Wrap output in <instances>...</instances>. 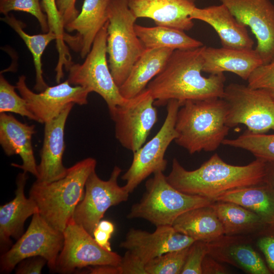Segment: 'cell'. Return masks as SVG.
Masks as SVG:
<instances>
[{"label": "cell", "instance_id": "cell-38", "mask_svg": "<svg viewBox=\"0 0 274 274\" xmlns=\"http://www.w3.org/2000/svg\"><path fill=\"white\" fill-rule=\"evenodd\" d=\"M208 254L207 242L194 241L189 246L186 260L181 274H202V261Z\"/></svg>", "mask_w": 274, "mask_h": 274}, {"label": "cell", "instance_id": "cell-41", "mask_svg": "<svg viewBox=\"0 0 274 274\" xmlns=\"http://www.w3.org/2000/svg\"><path fill=\"white\" fill-rule=\"evenodd\" d=\"M77 0H56V5L62 21L65 26L74 20L80 12L76 7Z\"/></svg>", "mask_w": 274, "mask_h": 274}, {"label": "cell", "instance_id": "cell-43", "mask_svg": "<svg viewBox=\"0 0 274 274\" xmlns=\"http://www.w3.org/2000/svg\"><path fill=\"white\" fill-rule=\"evenodd\" d=\"M77 272H82V273L91 274H121L120 269L118 265H97L89 266L85 268V270L80 269Z\"/></svg>", "mask_w": 274, "mask_h": 274}, {"label": "cell", "instance_id": "cell-13", "mask_svg": "<svg viewBox=\"0 0 274 274\" xmlns=\"http://www.w3.org/2000/svg\"><path fill=\"white\" fill-rule=\"evenodd\" d=\"M122 169L115 166L108 180H101L95 170L88 177L83 199L77 206L73 220L93 235L94 229L111 207L126 201L129 193L118 183Z\"/></svg>", "mask_w": 274, "mask_h": 274}, {"label": "cell", "instance_id": "cell-1", "mask_svg": "<svg viewBox=\"0 0 274 274\" xmlns=\"http://www.w3.org/2000/svg\"><path fill=\"white\" fill-rule=\"evenodd\" d=\"M203 46L174 50L161 71L148 84L146 89L154 105H167L170 100L181 106L187 100L222 98L225 77L223 73L202 75Z\"/></svg>", "mask_w": 274, "mask_h": 274}, {"label": "cell", "instance_id": "cell-30", "mask_svg": "<svg viewBox=\"0 0 274 274\" xmlns=\"http://www.w3.org/2000/svg\"><path fill=\"white\" fill-rule=\"evenodd\" d=\"M1 20L8 24L20 37L31 52L36 71L34 89L39 92L44 91L48 86L43 78L42 56L48 44L53 40H56V35L50 30L42 34L30 35L23 29L25 24L12 15H5L1 18Z\"/></svg>", "mask_w": 274, "mask_h": 274}, {"label": "cell", "instance_id": "cell-35", "mask_svg": "<svg viewBox=\"0 0 274 274\" xmlns=\"http://www.w3.org/2000/svg\"><path fill=\"white\" fill-rule=\"evenodd\" d=\"M12 11L32 15L38 21L43 33L49 31L47 17L43 12L40 0H0L1 13L5 16Z\"/></svg>", "mask_w": 274, "mask_h": 274}, {"label": "cell", "instance_id": "cell-39", "mask_svg": "<svg viewBox=\"0 0 274 274\" xmlns=\"http://www.w3.org/2000/svg\"><path fill=\"white\" fill-rule=\"evenodd\" d=\"M46 263V260L41 256L28 257L17 264L15 272L17 274H40Z\"/></svg>", "mask_w": 274, "mask_h": 274}, {"label": "cell", "instance_id": "cell-7", "mask_svg": "<svg viewBox=\"0 0 274 274\" xmlns=\"http://www.w3.org/2000/svg\"><path fill=\"white\" fill-rule=\"evenodd\" d=\"M107 22L96 36L92 48L81 63H73L68 68V81L90 92L98 94L106 101L109 111L124 103L110 70L107 58Z\"/></svg>", "mask_w": 274, "mask_h": 274}, {"label": "cell", "instance_id": "cell-3", "mask_svg": "<svg viewBox=\"0 0 274 274\" xmlns=\"http://www.w3.org/2000/svg\"><path fill=\"white\" fill-rule=\"evenodd\" d=\"M226 116L222 98L185 101L177 113L175 142L191 154L217 150L230 129Z\"/></svg>", "mask_w": 274, "mask_h": 274}, {"label": "cell", "instance_id": "cell-11", "mask_svg": "<svg viewBox=\"0 0 274 274\" xmlns=\"http://www.w3.org/2000/svg\"><path fill=\"white\" fill-rule=\"evenodd\" d=\"M154 103V99L146 88L109 111L115 123V137L124 148L134 152L144 144L158 121Z\"/></svg>", "mask_w": 274, "mask_h": 274}, {"label": "cell", "instance_id": "cell-21", "mask_svg": "<svg viewBox=\"0 0 274 274\" xmlns=\"http://www.w3.org/2000/svg\"><path fill=\"white\" fill-rule=\"evenodd\" d=\"M27 173L23 172L18 175L15 197L0 207V248L2 254L10 248L11 237L18 239L23 234L26 219L38 212L34 201L25 196Z\"/></svg>", "mask_w": 274, "mask_h": 274}, {"label": "cell", "instance_id": "cell-33", "mask_svg": "<svg viewBox=\"0 0 274 274\" xmlns=\"http://www.w3.org/2000/svg\"><path fill=\"white\" fill-rule=\"evenodd\" d=\"M189 247L157 256L145 266L146 274H181Z\"/></svg>", "mask_w": 274, "mask_h": 274}, {"label": "cell", "instance_id": "cell-15", "mask_svg": "<svg viewBox=\"0 0 274 274\" xmlns=\"http://www.w3.org/2000/svg\"><path fill=\"white\" fill-rule=\"evenodd\" d=\"M257 40L255 50L263 64L274 59V5L269 0H219Z\"/></svg>", "mask_w": 274, "mask_h": 274}, {"label": "cell", "instance_id": "cell-37", "mask_svg": "<svg viewBox=\"0 0 274 274\" xmlns=\"http://www.w3.org/2000/svg\"><path fill=\"white\" fill-rule=\"evenodd\" d=\"M254 235L256 246L263 254L267 266L274 273V223L266 224Z\"/></svg>", "mask_w": 274, "mask_h": 274}, {"label": "cell", "instance_id": "cell-26", "mask_svg": "<svg viewBox=\"0 0 274 274\" xmlns=\"http://www.w3.org/2000/svg\"><path fill=\"white\" fill-rule=\"evenodd\" d=\"M172 226L177 231L195 241L209 242L224 235L222 224L211 204L184 213L176 219Z\"/></svg>", "mask_w": 274, "mask_h": 274}, {"label": "cell", "instance_id": "cell-20", "mask_svg": "<svg viewBox=\"0 0 274 274\" xmlns=\"http://www.w3.org/2000/svg\"><path fill=\"white\" fill-rule=\"evenodd\" d=\"M128 7L138 19L148 18L157 26L188 31L194 26L191 14L196 7L190 0H127Z\"/></svg>", "mask_w": 274, "mask_h": 274}, {"label": "cell", "instance_id": "cell-34", "mask_svg": "<svg viewBox=\"0 0 274 274\" xmlns=\"http://www.w3.org/2000/svg\"><path fill=\"white\" fill-rule=\"evenodd\" d=\"M16 86L0 76V113L11 112L26 117L38 122L37 118L28 109L25 100L15 91Z\"/></svg>", "mask_w": 274, "mask_h": 274}, {"label": "cell", "instance_id": "cell-24", "mask_svg": "<svg viewBox=\"0 0 274 274\" xmlns=\"http://www.w3.org/2000/svg\"><path fill=\"white\" fill-rule=\"evenodd\" d=\"M202 72L217 74L225 72L247 81L252 73L263 64L255 49H238L203 46Z\"/></svg>", "mask_w": 274, "mask_h": 274}, {"label": "cell", "instance_id": "cell-8", "mask_svg": "<svg viewBox=\"0 0 274 274\" xmlns=\"http://www.w3.org/2000/svg\"><path fill=\"white\" fill-rule=\"evenodd\" d=\"M222 98L226 105V122L230 128L243 124L256 133L274 129V99L265 91L230 83L225 87Z\"/></svg>", "mask_w": 274, "mask_h": 274}, {"label": "cell", "instance_id": "cell-9", "mask_svg": "<svg viewBox=\"0 0 274 274\" xmlns=\"http://www.w3.org/2000/svg\"><path fill=\"white\" fill-rule=\"evenodd\" d=\"M63 232L49 225L36 212L24 233L0 259L1 273H9L22 260L28 257L41 256L53 271L58 256L63 245Z\"/></svg>", "mask_w": 274, "mask_h": 274}, {"label": "cell", "instance_id": "cell-29", "mask_svg": "<svg viewBox=\"0 0 274 274\" xmlns=\"http://www.w3.org/2000/svg\"><path fill=\"white\" fill-rule=\"evenodd\" d=\"M136 35L147 49L166 48L173 50L200 47L203 43L176 28L157 26L146 27L135 24Z\"/></svg>", "mask_w": 274, "mask_h": 274}, {"label": "cell", "instance_id": "cell-4", "mask_svg": "<svg viewBox=\"0 0 274 274\" xmlns=\"http://www.w3.org/2000/svg\"><path fill=\"white\" fill-rule=\"evenodd\" d=\"M96 166L94 158H86L68 168L62 179L49 183L36 181L33 183L29 197L52 227L63 232L73 220L75 210L84 196L86 181Z\"/></svg>", "mask_w": 274, "mask_h": 274}, {"label": "cell", "instance_id": "cell-46", "mask_svg": "<svg viewBox=\"0 0 274 274\" xmlns=\"http://www.w3.org/2000/svg\"><path fill=\"white\" fill-rule=\"evenodd\" d=\"M266 180L274 188V162H267Z\"/></svg>", "mask_w": 274, "mask_h": 274}, {"label": "cell", "instance_id": "cell-32", "mask_svg": "<svg viewBox=\"0 0 274 274\" xmlns=\"http://www.w3.org/2000/svg\"><path fill=\"white\" fill-rule=\"evenodd\" d=\"M222 145L248 151L256 158L274 162V134L256 133L247 129L235 139H224Z\"/></svg>", "mask_w": 274, "mask_h": 274}, {"label": "cell", "instance_id": "cell-22", "mask_svg": "<svg viewBox=\"0 0 274 274\" xmlns=\"http://www.w3.org/2000/svg\"><path fill=\"white\" fill-rule=\"evenodd\" d=\"M36 132L35 125L20 122L12 115L0 113V144L7 156L19 155L21 165H11L38 176L37 165L32 146V136Z\"/></svg>", "mask_w": 274, "mask_h": 274}, {"label": "cell", "instance_id": "cell-16", "mask_svg": "<svg viewBox=\"0 0 274 274\" xmlns=\"http://www.w3.org/2000/svg\"><path fill=\"white\" fill-rule=\"evenodd\" d=\"M194 241L177 231L172 226L156 227L152 233L132 228L120 247L129 251L145 265L163 254L188 247Z\"/></svg>", "mask_w": 274, "mask_h": 274}, {"label": "cell", "instance_id": "cell-40", "mask_svg": "<svg viewBox=\"0 0 274 274\" xmlns=\"http://www.w3.org/2000/svg\"><path fill=\"white\" fill-rule=\"evenodd\" d=\"M118 266L121 274H146L145 265L128 251Z\"/></svg>", "mask_w": 274, "mask_h": 274}, {"label": "cell", "instance_id": "cell-27", "mask_svg": "<svg viewBox=\"0 0 274 274\" xmlns=\"http://www.w3.org/2000/svg\"><path fill=\"white\" fill-rule=\"evenodd\" d=\"M215 201L238 204L256 214L266 224L274 223V188L266 180L227 192Z\"/></svg>", "mask_w": 274, "mask_h": 274}, {"label": "cell", "instance_id": "cell-36", "mask_svg": "<svg viewBox=\"0 0 274 274\" xmlns=\"http://www.w3.org/2000/svg\"><path fill=\"white\" fill-rule=\"evenodd\" d=\"M247 81L249 87L265 91L274 99V59L257 67Z\"/></svg>", "mask_w": 274, "mask_h": 274}, {"label": "cell", "instance_id": "cell-31", "mask_svg": "<svg viewBox=\"0 0 274 274\" xmlns=\"http://www.w3.org/2000/svg\"><path fill=\"white\" fill-rule=\"evenodd\" d=\"M56 0H42L41 3L43 11L46 13L49 30L56 36V46L58 53V60L55 69L58 75H62L63 69L68 68L73 63L68 47L64 42L66 33L64 25L58 12Z\"/></svg>", "mask_w": 274, "mask_h": 274}, {"label": "cell", "instance_id": "cell-5", "mask_svg": "<svg viewBox=\"0 0 274 274\" xmlns=\"http://www.w3.org/2000/svg\"><path fill=\"white\" fill-rule=\"evenodd\" d=\"M145 188L142 197L131 206L127 218L143 219L156 227L172 226L184 213L214 202L204 197L179 191L169 183L161 171L153 174V177L146 181Z\"/></svg>", "mask_w": 274, "mask_h": 274}, {"label": "cell", "instance_id": "cell-23", "mask_svg": "<svg viewBox=\"0 0 274 274\" xmlns=\"http://www.w3.org/2000/svg\"><path fill=\"white\" fill-rule=\"evenodd\" d=\"M191 18L203 21L212 26L217 33L222 47L238 49H253L254 41L247 26L239 22L223 4L204 8L195 7Z\"/></svg>", "mask_w": 274, "mask_h": 274}, {"label": "cell", "instance_id": "cell-12", "mask_svg": "<svg viewBox=\"0 0 274 274\" xmlns=\"http://www.w3.org/2000/svg\"><path fill=\"white\" fill-rule=\"evenodd\" d=\"M63 234V245L56 260L55 272L70 273L89 266H117L121 261L120 255L101 248L93 236L73 219Z\"/></svg>", "mask_w": 274, "mask_h": 274}, {"label": "cell", "instance_id": "cell-14", "mask_svg": "<svg viewBox=\"0 0 274 274\" xmlns=\"http://www.w3.org/2000/svg\"><path fill=\"white\" fill-rule=\"evenodd\" d=\"M71 85L66 80L55 86H48L37 93L28 87L26 77L21 75L16 86L25 100L29 110L37 118L38 122L45 123L57 117L70 104H87L90 92L80 86Z\"/></svg>", "mask_w": 274, "mask_h": 274}, {"label": "cell", "instance_id": "cell-28", "mask_svg": "<svg viewBox=\"0 0 274 274\" xmlns=\"http://www.w3.org/2000/svg\"><path fill=\"white\" fill-rule=\"evenodd\" d=\"M211 206L222 224L224 235H250L267 224L256 214L238 204L215 201Z\"/></svg>", "mask_w": 274, "mask_h": 274}, {"label": "cell", "instance_id": "cell-47", "mask_svg": "<svg viewBox=\"0 0 274 274\" xmlns=\"http://www.w3.org/2000/svg\"><path fill=\"white\" fill-rule=\"evenodd\" d=\"M190 1L195 2V0H190Z\"/></svg>", "mask_w": 274, "mask_h": 274}, {"label": "cell", "instance_id": "cell-44", "mask_svg": "<svg viewBox=\"0 0 274 274\" xmlns=\"http://www.w3.org/2000/svg\"><path fill=\"white\" fill-rule=\"evenodd\" d=\"M112 234L96 227L93 232V237L95 242L103 249L112 251L110 239Z\"/></svg>", "mask_w": 274, "mask_h": 274}, {"label": "cell", "instance_id": "cell-42", "mask_svg": "<svg viewBox=\"0 0 274 274\" xmlns=\"http://www.w3.org/2000/svg\"><path fill=\"white\" fill-rule=\"evenodd\" d=\"M202 274H225L228 273L227 268L220 262L209 254L204 257L201 265Z\"/></svg>", "mask_w": 274, "mask_h": 274}, {"label": "cell", "instance_id": "cell-2", "mask_svg": "<svg viewBox=\"0 0 274 274\" xmlns=\"http://www.w3.org/2000/svg\"><path fill=\"white\" fill-rule=\"evenodd\" d=\"M266 163L256 158L246 165H234L227 163L215 153L198 168L188 170L175 158L166 177L179 191L215 201L229 191L265 182Z\"/></svg>", "mask_w": 274, "mask_h": 274}, {"label": "cell", "instance_id": "cell-10", "mask_svg": "<svg viewBox=\"0 0 274 274\" xmlns=\"http://www.w3.org/2000/svg\"><path fill=\"white\" fill-rule=\"evenodd\" d=\"M180 107L178 101L169 100L167 104L166 118L158 132L151 140L133 152L131 164L121 177L126 181L123 186L129 193L150 175L165 170L167 161L164 156L167 148L177 136L175 124Z\"/></svg>", "mask_w": 274, "mask_h": 274}, {"label": "cell", "instance_id": "cell-17", "mask_svg": "<svg viewBox=\"0 0 274 274\" xmlns=\"http://www.w3.org/2000/svg\"><path fill=\"white\" fill-rule=\"evenodd\" d=\"M75 104L68 105L55 118L45 123L44 135L40 151L41 161L37 165L36 181L49 183L64 178L68 168L63 164L65 149L64 128Z\"/></svg>", "mask_w": 274, "mask_h": 274}, {"label": "cell", "instance_id": "cell-45", "mask_svg": "<svg viewBox=\"0 0 274 274\" xmlns=\"http://www.w3.org/2000/svg\"><path fill=\"white\" fill-rule=\"evenodd\" d=\"M96 227L108 231L112 234L115 230V226L114 224L112 222L106 220H100Z\"/></svg>", "mask_w": 274, "mask_h": 274}, {"label": "cell", "instance_id": "cell-19", "mask_svg": "<svg viewBox=\"0 0 274 274\" xmlns=\"http://www.w3.org/2000/svg\"><path fill=\"white\" fill-rule=\"evenodd\" d=\"M207 243L208 254L220 262L228 263L248 273H271L253 247L249 236L224 235Z\"/></svg>", "mask_w": 274, "mask_h": 274}, {"label": "cell", "instance_id": "cell-25", "mask_svg": "<svg viewBox=\"0 0 274 274\" xmlns=\"http://www.w3.org/2000/svg\"><path fill=\"white\" fill-rule=\"evenodd\" d=\"M174 51L166 48L146 49L134 64L126 80L119 87L121 95L129 99L144 91L161 71Z\"/></svg>", "mask_w": 274, "mask_h": 274}, {"label": "cell", "instance_id": "cell-6", "mask_svg": "<svg viewBox=\"0 0 274 274\" xmlns=\"http://www.w3.org/2000/svg\"><path fill=\"white\" fill-rule=\"evenodd\" d=\"M107 51L109 65L116 85L126 80L146 48L136 34L137 18L127 0H110L108 7Z\"/></svg>", "mask_w": 274, "mask_h": 274}, {"label": "cell", "instance_id": "cell-18", "mask_svg": "<svg viewBox=\"0 0 274 274\" xmlns=\"http://www.w3.org/2000/svg\"><path fill=\"white\" fill-rule=\"evenodd\" d=\"M110 0H84L81 12L72 21L64 26L69 32L64 42L74 51L79 52L82 58L90 52L98 33L108 20V7Z\"/></svg>", "mask_w": 274, "mask_h": 274}]
</instances>
